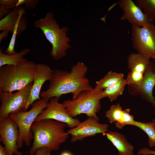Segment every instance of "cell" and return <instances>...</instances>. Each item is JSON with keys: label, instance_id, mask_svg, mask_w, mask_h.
<instances>
[{"label": "cell", "instance_id": "6da1fadb", "mask_svg": "<svg viewBox=\"0 0 155 155\" xmlns=\"http://www.w3.org/2000/svg\"><path fill=\"white\" fill-rule=\"evenodd\" d=\"M88 71L87 66L80 61L73 65L70 71L53 70L48 88L41 92L40 98L49 101L52 98H59L62 95L71 93L72 100L75 99L82 92L93 88L86 77Z\"/></svg>", "mask_w": 155, "mask_h": 155}, {"label": "cell", "instance_id": "7a4b0ae2", "mask_svg": "<svg viewBox=\"0 0 155 155\" xmlns=\"http://www.w3.org/2000/svg\"><path fill=\"white\" fill-rule=\"evenodd\" d=\"M65 123L52 119L34 121L31 129L34 134L33 142L30 155H34L37 150L46 147L51 152L58 150L61 145L66 142L69 134L65 132Z\"/></svg>", "mask_w": 155, "mask_h": 155}, {"label": "cell", "instance_id": "3957f363", "mask_svg": "<svg viewBox=\"0 0 155 155\" xmlns=\"http://www.w3.org/2000/svg\"><path fill=\"white\" fill-rule=\"evenodd\" d=\"M33 25L41 30L51 43L52 47L49 53L53 60H58L66 56L71 47L70 39L67 36L68 28L66 26L60 28L52 12H48L44 18L36 20Z\"/></svg>", "mask_w": 155, "mask_h": 155}, {"label": "cell", "instance_id": "277c9868", "mask_svg": "<svg viewBox=\"0 0 155 155\" xmlns=\"http://www.w3.org/2000/svg\"><path fill=\"white\" fill-rule=\"evenodd\" d=\"M37 64L28 61L17 65H6L0 67V93H12L33 82Z\"/></svg>", "mask_w": 155, "mask_h": 155}, {"label": "cell", "instance_id": "5b68a950", "mask_svg": "<svg viewBox=\"0 0 155 155\" xmlns=\"http://www.w3.org/2000/svg\"><path fill=\"white\" fill-rule=\"evenodd\" d=\"M103 90L95 86L90 90L82 92L75 99L65 100L62 104L72 118L84 114L99 121L97 114L101 108L100 100L104 98Z\"/></svg>", "mask_w": 155, "mask_h": 155}, {"label": "cell", "instance_id": "8992f818", "mask_svg": "<svg viewBox=\"0 0 155 155\" xmlns=\"http://www.w3.org/2000/svg\"><path fill=\"white\" fill-rule=\"evenodd\" d=\"M49 101L41 98L33 103L29 111H22L9 115L19 128V137L17 142L18 149L22 147L24 143L27 146L30 145L34 138V134L31 130V126L37 117L46 108Z\"/></svg>", "mask_w": 155, "mask_h": 155}, {"label": "cell", "instance_id": "52a82bcc", "mask_svg": "<svg viewBox=\"0 0 155 155\" xmlns=\"http://www.w3.org/2000/svg\"><path fill=\"white\" fill-rule=\"evenodd\" d=\"M33 82L16 92L0 93L1 104L0 120L10 114L26 111V106L28 100Z\"/></svg>", "mask_w": 155, "mask_h": 155}, {"label": "cell", "instance_id": "ba28073f", "mask_svg": "<svg viewBox=\"0 0 155 155\" xmlns=\"http://www.w3.org/2000/svg\"><path fill=\"white\" fill-rule=\"evenodd\" d=\"M131 41L138 53L150 59H155V27L154 24L139 27L132 25Z\"/></svg>", "mask_w": 155, "mask_h": 155}, {"label": "cell", "instance_id": "9c48e42d", "mask_svg": "<svg viewBox=\"0 0 155 155\" xmlns=\"http://www.w3.org/2000/svg\"><path fill=\"white\" fill-rule=\"evenodd\" d=\"M59 99L57 97L51 98L46 108L38 115L35 121L52 119L65 123L70 129L74 128L80 122L79 120L69 115L63 104L59 102Z\"/></svg>", "mask_w": 155, "mask_h": 155}, {"label": "cell", "instance_id": "30bf717a", "mask_svg": "<svg viewBox=\"0 0 155 155\" xmlns=\"http://www.w3.org/2000/svg\"><path fill=\"white\" fill-rule=\"evenodd\" d=\"M19 131L16 123L9 117L0 120V141L4 145L7 155H22L18 150Z\"/></svg>", "mask_w": 155, "mask_h": 155}, {"label": "cell", "instance_id": "8fae6325", "mask_svg": "<svg viewBox=\"0 0 155 155\" xmlns=\"http://www.w3.org/2000/svg\"><path fill=\"white\" fill-rule=\"evenodd\" d=\"M118 3L123 11L121 20H127L132 25L139 27L154 24L155 17L145 13L132 0H121Z\"/></svg>", "mask_w": 155, "mask_h": 155}, {"label": "cell", "instance_id": "7c38bea8", "mask_svg": "<svg viewBox=\"0 0 155 155\" xmlns=\"http://www.w3.org/2000/svg\"><path fill=\"white\" fill-rule=\"evenodd\" d=\"M99 121L93 117H88L74 128L67 131V133L71 136V141L74 142L82 140L98 133H102L104 135L108 131V125L100 123Z\"/></svg>", "mask_w": 155, "mask_h": 155}, {"label": "cell", "instance_id": "4fadbf2b", "mask_svg": "<svg viewBox=\"0 0 155 155\" xmlns=\"http://www.w3.org/2000/svg\"><path fill=\"white\" fill-rule=\"evenodd\" d=\"M53 70L49 65L41 63L37 64L33 84L29 97L26 106L27 109L40 96L41 88L44 83L51 78Z\"/></svg>", "mask_w": 155, "mask_h": 155}, {"label": "cell", "instance_id": "5bb4252c", "mask_svg": "<svg viewBox=\"0 0 155 155\" xmlns=\"http://www.w3.org/2000/svg\"><path fill=\"white\" fill-rule=\"evenodd\" d=\"M155 86V62L151 61L144 74V80L138 95L155 108V99L153 95Z\"/></svg>", "mask_w": 155, "mask_h": 155}, {"label": "cell", "instance_id": "9a60e30c", "mask_svg": "<svg viewBox=\"0 0 155 155\" xmlns=\"http://www.w3.org/2000/svg\"><path fill=\"white\" fill-rule=\"evenodd\" d=\"M104 135L116 148L119 155H134V147L127 141L123 134L115 131H110Z\"/></svg>", "mask_w": 155, "mask_h": 155}, {"label": "cell", "instance_id": "2e32d148", "mask_svg": "<svg viewBox=\"0 0 155 155\" xmlns=\"http://www.w3.org/2000/svg\"><path fill=\"white\" fill-rule=\"evenodd\" d=\"M150 62V59L138 53H131L127 58L129 70L136 73L144 74Z\"/></svg>", "mask_w": 155, "mask_h": 155}, {"label": "cell", "instance_id": "e0dca14e", "mask_svg": "<svg viewBox=\"0 0 155 155\" xmlns=\"http://www.w3.org/2000/svg\"><path fill=\"white\" fill-rule=\"evenodd\" d=\"M3 49L0 47V67L6 65H17L28 61L23 57L30 52V49L28 48L24 49L19 53L11 55L3 53Z\"/></svg>", "mask_w": 155, "mask_h": 155}, {"label": "cell", "instance_id": "ac0fdd59", "mask_svg": "<svg viewBox=\"0 0 155 155\" xmlns=\"http://www.w3.org/2000/svg\"><path fill=\"white\" fill-rule=\"evenodd\" d=\"M23 8L21 6L15 7L7 16L0 20V31L8 30L12 33Z\"/></svg>", "mask_w": 155, "mask_h": 155}, {"label": "cell", "instance_id": "d6986e66", "mask_svg": "<svg viewBox=\"0 0 155 155\" xmlns=\"http://www.w3.org/2000/svg\"><path fill=\"white\" fill-rule=\"evenodd\" d=\"M124 74L112 71L108 72L102 79L96 82L95 87L103 90L124 78Z\"/></svg>", "mask_w": 155, "mask_h": 155}, {"label": "cell", "instance_id": "ffe728a7", "mask_svg": "<svg viewBox=\"0 0 155 155\" xmlns=\"http://www.w3.org/2000/svg\"><path fill=\"white\" fill-rule=\"evenodd\" d=\"M126 85V80L123 78L116 84L105 89L102 91L104 98L108 97L111 102L115 100L122 95Z\"/></svg>", "mask_w": 155, "mask_h": 155}, {"label": "cell", "instance_id": "44dd1931", "mask_svg": "<svg viewBox=\"0 0 155 155\" xmlns=\"http://www.w3.org/2000/svg\"><path fill=\"white\" fill-rule=\"evenodd\" d=\"M131 125L137 127L142 130L148 137V143L150 147L155 146V127L152 121L143 122L134 121Z\"/></svg>", "mask_w": 155, "mask_h": 155}, {"label": "cell", "instance_id": "7402d4cb", "mask_svg": "<svg viewBox=\"0 0 155 155\" xmlns=\"http://www.w3.org/2000/svg\"><path fill=\"white\" fill-rule=\"evenodd\" d=\"M124 110L120 104L112 105L110 109L105 113V116L110 123H115L119 121L123 116Z\"/></svg>", "mask_w": 155, "mask_h": 155}, {"label": "cell", "instance_id": "603a6c76", "mask_svg": "<svg viewBox=\"0 0 155 155\" xmlns=\"http://www.w3.org/2000/svg\"><path fill=\"white\" fill-rule=\"evenodd\" d=\"M26 12V8L25 7H24L20 12L19 19L13 30L9 45L5 51V53L6 54L11 55L15 54L17 53L14 50V47L16 38L17 36H18V30L19 24L21 17Z\"/></svg>", "mask_w": 155, "mask_h": 155}, {"label": "cell", "instance_id": "cb8c5ba5", "mask_svg": "<svg viewBox=\"0 0 155 155\" xmlns=\"http://www.w3.org/2000/svg\"><path fill=\"white\" fill-rule=\"evenodd\" d=\"M136 2L145 13L155 17V0H137Z\"/></svg>", "mask_w": 155, "mask_h": 155}, {"label": "cell", "instance_id": "d4e9b609", "mask_svg": "<svg viewBox=\"0 0 155 155\" xmlns=\"http://www.w3.org/2000/svg\"><path fill=\"white\" fill-rule=\"evenodd\" d=\"M130 109L124 110V113L121 119L118 122L115 123L116 127L119 129H121L126 125H131L134 121L133 116L129 113Z\"/></svg>", "mask_w": 155, "mask_h": 155}, {"label": "cell", "instance_id": "484cf974", "mask_svg": "<svg viewBox=\"0 0 155 155\" xmlns=\"http://www.w3.org/2000/svg\"><path fill=\"white\" fill-rule=\"evenodd\" d=\"M39 2L38 0H24L25 8L29 9H34L38 5Z\"/></svg>", "mask_w": 155, "mask_h": 155}, {"label": "cell", "instance_id": "4316f807", "mask_svg": "<svg viewBox=\"0 0 155 155\" xmlns=\"http://www.w3.org/2000/svg\"><path fill=\"white\" fill-rule=\"evenodd\" d=\"M18 0H0V5L10 8L15 7Z\"/></svg>", "mask_w": 155, "mask_h": 155}, {"label": "cell", "instance_id": "83f0119b", "mask_svg": "<svg viewBox=\"0 0 155 155\" xmlns=\"http://www.w3.org/2000/svg\"><path fill=\"white\" fill-rule=\"evenodd\" d=\"M11 8L3 6L0 5V19H3L7 16L11 11Z\"/></svg>", "mask_w": 155, "mask_h": 155}, {"label": "cell", "instance_id": "f1b7e54d", "mask_svg": "<svg viewBox=\"0 0 155 155\" xmlns=\"http://www.w3.org/2000/svg\"><path fill=\"white\" fill-rule=\"evenodd\" d=\"M137 154L139 155H155V151L147 148H143L138 151Z\"/></svg>", "mask_w": 155, "mask_h": 155}, {"label": "cell", "instance_id": "f546056e", "mask_svg": "<svg viewBox=\"0 0 155 155\" xmlns=\"http://www.w3.org/2000/svg\"><path fill=\"white\" fill-rule=\"evenodd\" d=\"M51 152L46 147H42L38 149L36 151L35 155H51Z\"/></svg>", "mask_w": 155, "mask_h": 155}, {"label": "cell", "instance_id": "4dcf8cb0", "mask_svg": "<svg viewBox=\"0 0 155 155\" xmlns=\"http://www.w3.org/2000/svg\"><path fill=\"white\" fill-rule=\"evenodd\" d=\"M10 31L8 30H2L0 34V43L4 38H7L8 36Z\"/></svg>", "mask_w": 155, "mask_h": 155}, {"label": "cell", "instance_id": "1f68e13d", "mask_svg": "<svg viewBox=\"0 0 155 155\" xmlns=\"http://www.w3.org/2000/svg\"><path fill=\"white\" fill-rule=\"evenodd\" d=\"M0 155H7L5 150L4 147L0 144Z\"/></svg>", "mask_w": 155, "mask_h": 155}, {"label": "cell", "instance_id": "d6a6232c", "mask_svg": "<svg viewBox=\"0 0 155 155\" xmlns=\"http://www.w3.org/2000/svg\"><path fill=\"white\" fill-rule=\"evenodd\" d=\"M60 155H72V154L68 152L65 151L62 152Z\"/></svg>", "mask_w": 155, "mask_h": 155}, {"label": "cell", "instance_id": "836d02e7", "mask_svg": "<svg viewBox=\"0 0 155 155\" xmlns=\"http://www.w3.org/2000/svg\"><path fill=\"white\" fill-rule=\"evenodd\" d=\"M152 121L153 123L154 126L155 127V119H154L152 120Z\"/></svg>", "mask_w": 155, "mask_h": 155}, {"label": "cell", "instance_id": "e575fe53", "mask_svg": "<svg viewBox=\"0 0 155 155\" xmlns=\"http://www.w3.org/2000/svg\"></svg>", "mask_w": 155, "mask_h": 155}]
</instances>
